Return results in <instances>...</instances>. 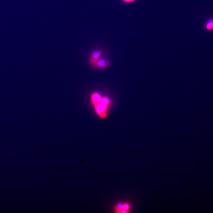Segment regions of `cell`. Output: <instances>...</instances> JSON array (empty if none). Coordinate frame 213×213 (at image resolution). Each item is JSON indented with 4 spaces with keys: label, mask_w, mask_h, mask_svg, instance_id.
I'll list each match as a JSON object with an SVG mask.
<instances>
[{
    "label": "cell",
    "mask_w": 213,
    "mask_h": 213,
    "mask_svg": "<svg viewBox=\"0 0 213 213\" xmlns=\"http://www.w3.org/2000/svg\"><path fill=\"white\" fill-rule=\"evenodd\" d=\"M102 52L100 50H95L92 53L91 58H90V62L93 64L95 65L97 62L100 59V56H101Z\"/></svg>",
    "instance_id": "3"
},
{
    "label": "cell",
    "mask_w": 213,
    "mask_h": 213,
    "mask_svg": "<svg viewBox=\"0 0 213 213\" xmlns=\"http://www.w3.org/2000/svg\"><path fill=\"white\" fill-rule=\"evenodd\" d=\"M109 62L106 59H99L94 66L100 68H106L109 66Z\"/></svg>",
    "instance_id": "4"
},
{
    "label": "cell",
    "mask_w": 213,
    "mask_h": 213,
    "mask_svg": "<svg viewBox=\"0 0 213 213\" xmlns=\"http://www.w3.org/2000/svg\"><path fill=\"white\" fill-rule=\"evenodd\" d=\"M131 205L130 203L125 202L118 203L114 207V212L118 213H127L130 212Z\"/></svg>",
    "instance_id": "2"
},
{
    "label": "cell",
    "mask_w": 213,
    "mask_h": 213,
    "mask_svg": "<svg viewBox=\"0 0 213 213\" xmlns=\"http://www.w3.org/2000/svg\"><path fill=\"white\" fill-rule=\"evenodd\" d=\"M205 28L207 32L213 31V17L209 18L205 24Z\"/></svg>",
    "instance_id": "5"
},
{
    "label": "cell",
    "mask_w": 213,
    "mask_h": 213,
    "mask_svg": "<svg viewBox=\"0 0 213 213\" xmlns=\"http://www.w3.org/2000/svg\"><path fill=\"white\" fill-rule=\"evenodd\" d=\"M96 113L102 119L107 116V110L111 104V100L108 97H101L99 100L92 103Z\"/></svg>",
    "instance_id": "1"
},
{
    "label": "cell",
    "mask_w": 213,
    "mask_h": 213,
    "mask_svg": "<svg viewBox=\"0 0 213 213\" xmlns=\"http://www.w3.org/2000/svg\"><path fill=\"white\" fill-rule=\"evenodd\" d=\"M123 3L127 4H131L134 3L137 0H120Z\"/></svg>",
    "instance_id": "6"
}]
</instances>
